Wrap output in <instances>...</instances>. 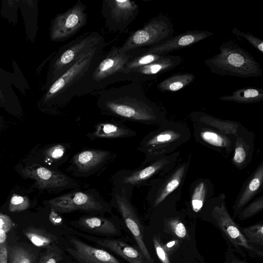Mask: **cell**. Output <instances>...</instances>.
Segmentation results:
<instances>
[{"label": "cell", "instance_id": "1", "mask_svg": "<svg viewBox=\"0 0 263 263\" xmlns=\"http://www.w3.org/2000/svg\"><path fill=\"white\" fill-rule=\"evenodd\" d=\"M97 105L103 114L122 121L158 125L166 120L164 112L146 97L139 82L100 90Z\"/></svg>", "mask_w": 263, "mask_h": 263}, {"label": "cell", "instance_id": "2", "mask_svg": "<svg viewBox=\"0 0 263 263\" xmlns=\"http://www.w3.org/2000/svg\"><path fill=\"white\" fill-rule=\"evenodd\" d=\"M105 46L99 47L83 55L51 84L44 91L39 101V106L45 111L55 114L74 97L91 92V75L104 55Z\"/></svg>", "mask_w": 263, "mask_h": 263}, {"label": "cell", "instance_id": "3", "mask_svg": "<svg viewBox=\"0 0 263 263\" xmlns=\"http://www.w3.org/2000/svg\"><path fill=\"white\" fill-rule=\"evenodd\" d=\"M219 53L204 61L212 73L241 78L262 75L260 64L234 41L223 42L219 46Z\"/></svg>", "mask_w": 263, "mask_h": 263}, {"label": "cell", "instance_id": "4", "mask_svg": "<svg viewBox=\"0 0 263 263\" xmlns=\"http://www.w3.org/2000/svg\"><path fill=\"white\" fill-rule=\"evenodd\" d=\"M181 160V153L177 151L136 168L119 170L111 176L110 181L114 189L132 195L135 188L149 186L167 174Z\"/></svg>", "mask_w": 263, "mask_h": 263}, {"label": "cell", "instance_id": "5", "mask_svg": "<svg viewBox=\"0 0 263 263\" xmlns=\"http://www.w3.org/2000/svg\"><path fill=\"white\" fill-rule=\"evenodd\" d=\"M191 138V130L186 125L166 119L157 129L146 135L139 144L137 149L145 156L141 164L174 153Z\"/></svg>", "mask_w": 263, "mask_h": 263}, {"label": "cell", "instance_id": "6", "mask_svg": "<svg viewBox=\"0 0 263 263\" xmlns=\"http://www.w3.org/2000/svg\"><path fill=\"white\" fill-rule=\"evenodd\" d=\"M106 45L105 39L100 33L91 31L61 47L55 51L49 62L46 80L42 89L45 91L83 55Z\"/></svg>", "mask_w": 263, "mask_h": 263}, {"label": "cell", "instance_id": "7", "mask_svg": "<svg viewBox=\"0 0 263 263\" xmlns=\"http://www.w3.org/2000/svg\"><path fill=\"white\" fill-rule=\"evenodd\" d=\"M50 209L58 213H67L76 211L92 214L111 211V206L94 188L89 187L69 191L47 201Z\"/></svg>", "mask_w": 263, "mask_h": 263}, {"label": "cell", "instance_id": "8", "mask_svg": "<svg viewBox=\"0 0 263 263\" xmlns=\"http://www.w3.org/2000/svg\"><path fill=\"white\" fill-rule=\"evenodd\" d=\"M133 55V50L125 52L120 47L114 46L104 53L92 73L91 91L102 90L116 82L126 81L125 67Z\"/></svg>", "mask_w": 263, "mask_h": 263}, {"label": "cell", "instance_id": "9", "mask_svg": "<svg viewBox=\"0 0 263 263\" xmlns=\"http://www.w3.org/2000/svg\"><path fill=\"white\" fill-rule=\"evenodd\" d=\"M174 33L173 23L168 17L159 14L133 32L120 47L123 51L161 45Z\"/></svg>", "mask_w": 263, "mask_h": 263}, {"label": "cell", "instance_id": "10", "mask_svg": "<svg viewBox=\"0 0 263 263\" xmlns=\"http://www.w3.org/2000/svg\"><path fill=\"white\" fill-rule=\"evenodd\" d=\"M117 154L110 150L84 148L68 161L66 171L74 178H87L99 175L114 161Z\"/></svg>", "mask_w": 263, "mask_h": 263}, {"label": "cell", "instance_id": "11", "mask_svg": "<svg viewBox=\"0 0 263 263\" xmlns=\"http://www.w3.org/2000/svg\"><path fill=\"white\" fill-rule=\"evenodd\" d=\"M223 194L213 196L208 203L212 206L211 215L222 232L236 246L247 250L253 256L262 255V253L252 245L245 237L238 226L229 214Z\"/></svg>", "mask_w": 263, "mask_h": 263}, {"label": "cell", "instance_id": "12", "mask_svg": "<svg viewBox=\"0 0 263 263\" xmlns=\"http://www.w3.org/2000/svg\"><path fill=\"white\" fill-rule=\"evenodd\" d=\"M22 173L25 177L34 180L36 187L40 189L60 192L89 187L87 182L81 181L59 170L43 166L26 167L22 170Z\"/></svg>", "mask_w": 263, "mask_h": 263}, {"label": "cell", "instance_id": "13", "mask_svg": "<svg viewBox=\"0 0 263 263\" xmlns=\"http://www.w3.org/2000/svg\"><path fill=\"white\" fill-rule=\"evenodd\" d=\"M86 9L87 7L79 0L66 11L57 14L50 23V40L63 42L77 33L87 23Z\"/></svg>", "mask_w": 263, "mask_h": 263}, {"label": "cell", "instance_id": "14", "mask_svg": "<svg viewBox=\"0 0 263 263\" xmlns=\"http://www.w3.org/2000/svg\"><path fill=\"white\" fill-rule=\"evenodd\" d=\"M191 159L181 160L167 174L150 186L146 199L156 209L168 197L181 192L189 171Z\"/></svg>", "mask_w": 263, "mask_h": 263}, {"label": "cell", "instance_id": "15", "mask_svg": "<svg viewBox=\"0 0 263 263\" xmlns=\"http://www.w3.org/2000/svg\"><path fill=\"white\" fill-rule=\"evenodd\" d=\"M132 196L123 191L112 188L109 203L111 207L116 208L120 213L146 262L154 263L143 240V228L131 202Z\"/></svg>", "mask_w": 263, "mask_h": 263}, {"label": "cell", "instance_id": "16", "mask_svg": "<svg viewBox=\"0 0 263 263\" xmlns=\"http://www.w3.org/2000/svg\"><path fill=\"white\" fill-rule=\"evenodd\" d=\"M139 13V6L135 1L104 0L101 14L110 31H124Z\"/></svg>", "mask_w": 263, "mask_h": 263}, {"label": "cell", "instance_id": "17", "mask_svg": "<svg viewBox=\"0 0 263 263\" xmlns=\"http://www.w3.org/2000/svg\"><path fill=\"white\" fill-rule=\"evenodd\" d=\"M194 136L197 142L228 157L233 152L234 137L225 135L198 122H193Z\"/></svg>", "mask_w": 263, "mask_h": 263}, {"label": "cell", "instance_id": "18", "mask_svg": "<svg viewBox=\"0 0 263 263\" xmlns=\"http://www.w3.org/2000/svg\"><path fill=\"white\" fill-rule=\"evenodd\" d=\"M214 34L213 32L207 30H187L175 36H172L161 45L144 48L146 52L167 55L171 52L193 45Z\"/></svg>", "mask_w": 263, "mask_h": 263}, {"label": "cell", "instance_id": "19", "mask_svg": "<svg viewBox=\"0 0 263 263\" xmlns=\"http://www.w3.org/2000/svg\"><path fill=\"white\" fill-rule=\"evenodd\" d=\"M182 62L178 55H165L152 63L135 69L126 74V81L140 82L152 80L170 71Z\"/></svg>", "mask_w": 263, "mask_h": 263}, {"label": "cell", "instance_id": "20", "mask_svg": "<svg viewBox=\"0 0 263 263\" xmlns=\"http://www.w3.org/2000/svg\"><path fill=\"white\" fill-rule=\"evenodd\" d=\"M136 131L127 126L123 121L111 120L97 123L93 129L86 134V137L90 141L99 139H117L134 137Z\"/></svg>", "mask_w": 263, "mask_h": 263}, {"label": "cell", "instance_id": "21", "mask_svg": "<svg viewBox=\"0 0 263 263\" xmlns=\"http://www.w3.org/2000/svg\"><path fill=\"white\" fill-rule=\"evenodd\" d=\"M254 140V134L245 127L235 138L231 161L239 170L246 168L252 160L255 150Z\"/></svg>", "mask_w": 263, "mask_h": 263}, {"label": "cell", "instance_id": "22", "mask_svg": "<svg viewBox=\"0 0 263 263\" xmlns=\"http://www.w3.org/2000/svg\"><path fill=\"white\" fill-rule=\"evenodd\" d=\"M263 186V162L261 161L247 179L238 194L233 206L234 214L239 212L262 190Z\"/></svg>", "mask_w": 263, "mask_h": 263}, {"label": "cell", "instance_id": "23", "mask_svg": "<svg viewBox=\"0 0 263 263\" xmlns=\"http://www.w3.org/2000/svg\"><path fill=\"white\" fill-rule=\"evenodd\" d=\"M73 248L68 249L71 254L82 263H120L108 252L94 248L77 239L70 240Z\"/></svg>", "mask_w": 263, "mask_h": 263}, {"label": "cell", "instance_id": "24", "mask_svg": "<svg viewBox=\"0 0 263 263\" xmlns=\"http://www.w3.org/2000/svg\"><path fill=\"white\" fill-rule=\"evenodd\" d=\"M190 116L193 122L202 123L225 135L234 137L245 128L238 122L221 119L203 112L195 111L191 113Z\"/></svg>", "mask_w": 263, "mask_h": 263}, {"label": "cell", "instance_id": "25", "mask_svg": "<svg viewBox=\"0 0 263 263\" xmlns=\"http://www.w3.org/2000/svg\"><path fill=\"white\" fill-rule=\"evenodd\" d=\"M13 73L0 67V107L9 111L18 110L21 105L18 96L13 88Z\"/></svg>", "mask_w": 263, "mask_h": 263}, {"label": "cell", "instance_id": "26", "mask_svg": "<svg viewBox=\"0 0 263 263\" xmlns=\"http://www.w3.org/2000/svg\"><path fill=\"white\" fill-rule=\"evenodd\" d=\"M214 193V186L210 179L199 178L194 181L190 190L189 202L192 211L195 213L200 212Z\"/></svg>", "mask_w": 263, "mask_h": 263}, {"label": "cell", "instance_id": "27", "mask_svg": "<svg viewBox=\"0 0 263 263\" xmlns=\"http://www.w3.org/2000/svg\"><path fill=\"white\" fill-rule=\"evenodd\" d=\"M19 9L24 23L26 38L33 43L38 30V1L20 0Z\"/></svg>", "mask_w": 263, "mask_h": 263}, {"label": "cell", "instance_id": "28", "mask_svg": "<svg viewBox=\"0 0 263 263\" xmlns=\"http://www.w3.org/2000/svg\"><path fill=\"white\" fill-rule=\"evenodd\" d=\"M82 228L93 233L105 235H117L118 230L109 219L97 215H85L76 222Z\"/></svg>", "mask_w": 263, "mask_h": 263}, {"label": "cell", "instance_id": "29", "mask_svg": "<svg viewBox=\"0 0 263 263\" xmlns=\"http://www.w3.org/2000/svg\"><path fill=\"white\" fill-rule=\"evenodd\" d=\"M96 242L120 255L129 263H146L142 253L123 241L115 239H97Z\"/></svg>", "mask_w": 263, "mask_h": 263}, {"label": "cell", "instance_id": "30", "mask_svg": "<svg viewBox=\"0 0 263 263\" xmlns=\"http://www.w3.org/2000/svg\"><path fill=\"white\" fill-rule=\"evenodd\" d=\"M219 100L241 104L258 103L263 100V89L252 87L241 88L234 91L231 95L220 97Z\"/></svg>", "mask_w": 263, "mask_h": 263}, {"label": "cell", "instance_id": "31", "mask_svg": "<svg viewBox=\"0 0 263 263\" xmlns=\"http://www.w3.org/2000/svg\"><path fill=\"white\" fill-rule=\"evenodd\" d=\"M72 149L71 143H59L49 146L43 154L48 164L58 167L68 161Z\"/></svg>", "mask_w": 263, "mask_h": 263}, {"label": "cell", "instance_id": "32", "mask_svg": "<svg viewBox=\"0 0 263 263\" xmlns=\"http://www.w3.org/2000/svg\"><path fill=\"white\" fill-rule=\"evenodd\" d=\"M195 78V75L192 73H176L161 81L157 88L163 92L177 91L190 85Z\"/></svg>", "mask_w": 263, "mask_h": 263}, {"label": "cell", "instance_id": "33", "mask_svg": "<svg viewBox=\"0 0 263 263\" xmlns=\"http://www.w3.org/2000/svg\"><path fill=\"white\" fill-rule=\"evenodd\" d=\"M20 0H2L0 16L13 25L18 22Z\"/></svg>", "mask_w": 263, "mask_h": 263}, {"label": "cell", "instance_id": "34", "mask_svg": "<svg viewBox=\"0 0 263 263\" xmlns=\"http://www.w3.org/2000/svg\"><path fill=\"white\" fill-rule=\"evenodd\" d=\"M24 234L34 245L37 247L48 246L53 240L51 235L45 231L34 228L25 230Z\"/></svg>", "mask_w": 263, "mask_h": 263}, {"label": "cell", "instance_id": "35", "mask_svg": "<svg viewBox=\"0 0 263 263\" xmlns=\"http://www.w3.org/2000/svg\"><path fill=\"white\" fill-rule=\"evenodd\" d=\"M35 256L21 247L11 248L9 252V263H33Z\"/></svg>", "mask_w": 263, "mask_h": 263}, {"label": "cell", "instance_id": "36", "mask_svg": "<svg viewBox=\"0 0 263 263\" xmlns=\"http://www.w3.org/2000/svg\"><path fill=\"white\" fill-rule=\"evenodd\" d=\"M242 231L250 243L263 246V224L262 223H257L248 227L243 228Z\"/></svg>", "mask_w": 263, "mask_h": 263}, {"label": "cell", "instance_id": "37", "mask_svg": "<svg viewBox=\"0 0 263 263\" xmlns=\"http://www.w3.org/2000/svg\"><path fill=\"white\" fill-rule=\"evenodd\" d=\"M263 210V196L261 195L247 204L238 214L240 220L249 218Z\"/></svg>", "mask_w": 263, "mask_h": 263}, {"label": "cell", "instance_id": "38", "mask_svg": "<svg viewBox=\"0 0 263 263\" xmlns=\"http://www.w3.org/2000/svg\"><path fill=\"white\" fill-rule=\"evenodd\" d=\"M166 224L169 230L178 238L185 239L187 237L186 228L179 217L170 218L167 219Z\"/></svg>", "mask_w": 263, "mask_h": 263}, {"label": "cell", "instance_id": "39", "mask_svg": "<svg viewBox=\"0 0 263 263\" xmlns=\"http://www.w3.org/2000/svg\"><path fill=\"white\" fill-rule=\"evenodd\" d=\"M29 206L30 201L27 197L13 194L10 199L8 209L11 212H16L26 210Z\"/></svg>", "mask_w": 263, "mask_h": 263}, {"label": "cell", "instance_id": "40", "mask_svg": "<svg viewBox=\"0 0 263 263\" xmlns=\"http://www.w3.org/2000/svg\"><path fill=\"white\" fill-rule=\"evenodd\" d=\"M12 65L13 68V74L14 77V86L16 87L22 93L25 94L29 90V86L22 71H21L17 63L13 60Z\"/></svg>", "mask_w": 263, "mask_h": 263}, {"label": "cell", "instance_id": "41", "mask_svg": "<svg viewBox=\"0 0 263 263\" xmlns=\"http://www.w3.org/2000/svg\"><path fill=\"white\" fill-rule=\"evenodd\" d=\"M232 32L236 36L243 37L247 40L256 49L261 53H263V41L261 39L253 35L250 33L242 32L236 27L233 28L232 29Z\"/></svg>", "mask_w": 263, "mask_h": 263}, {"label": "cell", "instance_id": "42", "mask_svg": "<svg viewBox=\"0 0 263 263\" xmlns=\"http://www.w3.org/2000/svg\"><path fill=\"white\" fill-rule=\"evenodd\" d=\"M154 248L159 260L162 263H171L167 252L164 249L159 239L155 236L153 238Z\"/></svg>", "mask_w": 263, "mask_h": 263}, {"label": "cell", "instance_id": "43", "mask_svg": "<svg viewBox=\"0 0 263 263\" xmlns=\"http://www.w3.org/2000/svg\"><path fill=\"white\" fill-rule=\"evenodd\" d=\"M14 226V223L10 217L0 213V230L8 233Z\"/></svg>", "mask_w": 263, "mask_h": 263}, {"label": "cell", "instance_id": "44", "mask_svg": "<svg viewBox=\"0 0 263 263\" xmlns=\"http://www.w3.org/2000/svg\"><path fill=\"white\" fill-rule=\"evenodd\" d=\"M60 257L58 254L53 251H48L40 258L38 263H58Z\"/></svg>", "mask_w": 263, "mask_h": 263}, {"label": "cell", "instance_id": "45", "mask_svg": "<svg viewBox=\"0 0 263 263\" xmlns=\"http://www.w3.org/2000/svg\"><path fill=\"white\" fill-rule=\"evenodd\" d=\"M49 219L53 224L55 226L61 224L63 220L62 217L58 214V212L52 209H50Z\"/></svg>", "mask_w": 263, "mask_h": 263}, {"label": "cell", "instance_id": "46", "mask_svg": "<svg viewBox=\"0 0 263 263\" xmlns=\"http://www.w3.org/2000/svg\"><path fill=\"white\" fill-rule=\"evenodd\" d=\"M0 263H8V249L6 244L0 248Z\"/></svg>", "mask_w": 263, "mask_h": 263}, {"label": "cell", "instance_id": "47", "mask_svg": "<svg viewBox=\"0 0 263 263\" xmlns=\"http://www.w3.org/2000/svg\"><path fill=\"white\" fill-rule=\"evenodd\" d=\"M178 243V241L177 240H173L167 242L163 247L166 251L168 252V251H172L177 246Z\"/></svg>", "mask_w": 263, "mask_h": 263}, {"label": "cell", "instance_id": "48", "mask_svg": "<svg viewBox=\"0 0 263 263\" xmlns=\"http://www.w3.org/2000/svg\"><path fill=\"white\" fill-rule=\"evenodd\" d=\"M6 232L4 230H0V248L6 244L7 238Z\"/></svg>", "mask_w": 263, "mask_h": 263}, {"label": "cell", "instance_id": "49", "mask_svg": "<svg viewBox=\"0 0 263 263\" xmlns=\"http://www.w3.org/2000/svg\"><path fill=\"white\" fill-rule=\"evenodd\" d=\"M235 263H243V262H235Z\"/></svg>", "mask_w": 263, "mask_h": 263}]
</instances>
